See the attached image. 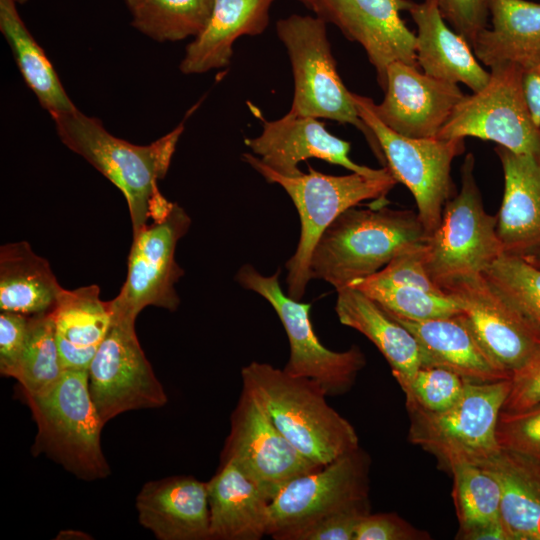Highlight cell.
<instances>
[{"mask_svg": "<svg viewBox=\"0 0 540 540\" xmlns=\"http://www.w3.org/2000/svg\"><path fill=\"white\" fill-rule=\"evenodd\" d=\"M61 142L83 157L124 195L130 212L132 233L163 217L174 203L158 189L169 169L178 140L180 123L149 145H134L110 134L102 122L78 109L51 116Z\"/></svg>", "mask_w": 540, "mask_h": 540, "instance_id": "1", "label": "cell"}, {"mask_svg": "<svg viewBox=\"0 0 540 540\" xmlns=\"http://www.w3.org/2000/svg\"><path fill=\"white\" fill-rule=\"evenodd\" d=\"M241 379L242 389L311 462L324 466L360 446L354 427L328 404L324 390L313 380L257 361L241 369Z\"/></svg>", "mask_w": 540, "mask_h": 540, "instance_id": "2", "label": "cell"}, {"mask_svg": "<svg viewBox=\"0 0 540 540\" xmlns=\"http://www.w3.org/2000/svg\"><path fill=\"white\" fill-rule=\"evenodd\" d=\"M429 235L417 212L349 208L323 232L312 253V279L335 289L368 277L402 251L425 243Z\"/></svg>", "mask_w": 540, "mask_h": 540, "instance_id": "3", "label": "cell"}, {"mask_svg": "<svg viewBox=\"0 0 540 540\" xmlns=\"http://www.w3.org/2000/svg\"><path fill=\"white\" fill-rule=\"evenodd\" d=\"M243 159L267 182L279 184L298 211L301 224L299 242L285 267L287 294L299 301L312 279V253L326 228L341 213L365 200H384L397 183L386 166L378 175L351 172L348 175L333 176L309 167L307 174L288 177L270 169L253 154L245 153Z\"/></svg>", "mask_w": 540, "mask_h": 540, "instance_id": "4", "label": "cell"}, {"mask_svg": "<svg viewBox=\"0 0 540 540\" xmlns=\"http://www.w3.org/2000/svg\"><path fill=\"white\" fill-rule=\"evenodd\" d=\"M25 398L37 426L35 456L44 454L85 481L110 474L101 447L104 424L89 393L88 370L65 369L50 390Z\"/></svg>", "mask_w": 540, "mask_h": 540, "instance_id": "5", "label": "cell"}, {"mask_svg": "<svg viewBox=\"0 0 540 540\" xmlns=\"http://www.w3.org/2000/svg\"><path fill=\"white\" fill-rule=\"evenodd\" d=\"M276 32L287 49L294 78L289 113L355 126L363 133L383 167L386 166L376 136L360 118L351 92L337 72L326 22L318 16L293 14L276 23Z\"/></svg>", "mask_w": 540, "mask_h": 540, "instance_id": "6", "label": "cell"}, {"mask_svg": "<svg viewBox=\"0 0 540 540\" xmlns=\"http://www.w3.org/2000/svg\"><path fill=\"white\" fill-rule=\"evenodd\" d=\"M509 391L510 378L465 381L461 397L447 410L431 412L406 403L408 439L446 467L454 461L479 464L501 450L496 427Z\"/></svg>", "mask_w": 540, "mask_h": 540, "instance_id": "7", "label": "cell"}, {"mask_svg": "<svg viewBox=\"0 0 540 540\" xmlns=\"http://www.w3.org/2000/svg\"><path fill=\"white\" fill-rule=\"evenodd\" d=\"M474 166V155L468 153L461 166V188L445 203L441 221L425 244L426 271L441 289L458 278L482 274L503 254L497 215L484 209Z\"/></svg>", "mask_w": 540, "mask_h": 540, "instance_id": "8", "label": "cell"}, {"mask_svg": "<svg viewBox=\"0 0 540 540\" xmlns=\"http://www.w3.org/2000/svg\"><path fill=\"white\" fill-rule=\"evenodd\" d=\"M360 118L371 129L386 167L412 193L428 235L439 225L445 203L454 196L451 164L464 152V139L411 138L386 126L374 113L368 97L351 92Z\"/></svg>", "mask_w": 540, "mask_h": 540, "instance_id": "9", "label": "cell"}, {"mask_svg": "<svg viewBox=\"0 0 540 540\" xmlns=\"http://www.w3.org/2000/svg\"><path fill=\"white\" fill-rule=\"evenodd\" d=\"M280 273L278 269L273 275L265 276L251 264H244L235 279L243 288L262 296L282 322L290 345V356L283 370L313 380L327 396L348 392L366 365L365 355L356 345L341 352L326 348L314 332L311 304L285 294L279 283Z\"/></svg>", "mask_w": 540, "mask_h": 540, "instance_id": "10", "label": "cell"}, {"mask_svg": "<svg viewBox=\"0 0 540 540\" xmlns=\"http://www.w3.org/2000/svg\"><path fill=\"white\" fill-rule=\"evenodd\" d=\"M490 69L485 87L460 100L437 138L476 137L540 160V127L524 97L523 70L511 63Z\"/></svg>", "mask_w": 540, "mask_h": 540, "instance_id": "11", "label": "cell"}, {"mask_svg": "<svg viewBox=\"0 0 540 540\" xmlns=\"http://www.w3.org/2000/svg\"><path fill=\"white\" fill-rule=\"evenodd\" d=\"M370 463L359 446L286 483L270 500L267 536L293 540L325 516L369 500Z\"/></svg>", "mask_w": 540, "mask_h": 540, "instance_id": "12", "label": "cell"}, {"mask_svg": "<svg viewBox=\"0 0 540 540\" xmlns=\"http://www.w3.org/2000/svg\"><path fill=\"white\" fill-rule=\"evenodd\" d=\"M190 224L189 215L174 203L163 217L133 234L126 280L108 301L112 317L135 322L146 306L177 310L180 298L175 284L184 270L175 260V250Z\"/></svg>", "mask_w": 540, "mask_h": 540, "instance_id": "13", "label": "cell"}, {"mask_svg": "<svg viewBox=\"0 0 540 540\" xmlns=\"http://www.w3.org/2000/svg\"><path fill=\"white\" fill-rule=\"evenodd\" d=\"M134 325L111 316L110 328L88 368L89 393L104 425L124 412L160 408L168 401Z\"/></svg>", "mask_w": 540, "mask_h": 540, "instance_id": "14", "label": "cell"}, {"mask_svg": "<svg viewBox=\"0 0 540 540\" xmlns=\"http://www.w3.org/2000/svg\"><path fill=\"white\" fill-rule=\"evenodd\" d=\"M226 461L243 470L270 500L292 479L322 467L304 457L244 389L231 413L220 455V462Z\"/></svg>", "mask_w": 540, "mask_h": 540, "instance_id": "15", "label": "cell"}, {"mask_svg": "<svg viewBox=\"0 0 540 540\" xmlns=\"http://www.w3.org/2000/svg\"><path fill=\"white\" fill-rule=\"evenodd\" d=\"M442 289L458 302L480 345L510 377L540 350V336L483 274L458 278Z\"/></svg>", "mask_w": 540, "mask_h": 540, "instance_id": "16", "label": "cell"}, {"mask_svg": "<svg viewBox=\"0 0 540 540\" xmlns=\"http://www.w3.org/2000/svg\"><path fill=\"white\" fill-rule=\"evenodd\" d=\"M412 3L411 0H309L307 7L364 48L384 90L386 70L391 63L400 61L420 68L416 35L400 17V12L408 11Z\"/></svg>", "mask_w": 540, "mask_h": 540, "instance_id": "17", "label": "cell"}, {"mask_svg": "<svg viewBox=\"0 0 540 540\" xmlns=\"http://www.w3.org/2000/svg\"><path fill=\"white\" fill-rule=\"evenodd\" d=\"M384 92L380 104L371 102L374 113L390 129L411 138H437L465 96L457 84L400 61L387 67Z\"/></svg>", "mask_w": 540, "mask_h": 540, "instance_id": "18", "label": "cell"}, {"mask_svg": "<svg viewBox=\"0 0 540 540\" xmlns=\"http://www.w3.org/2000/svg\"><path fill=\"white\" fill-rule=\"evenodd\" d=\"M254 155L277 173L293 177L302 174L298 164L317 158L364 175H378L381 169L359 165L349 157L350 143L330 134L317 118L287 113L264 121L261 134L245 139Z\"/></svg>", "mask_w": 540, "mask_h": 540, "instance_id": "19", "label": "cell"}, {"mask_svg": "<svg viewBox=\"0 0 540 540\" xmlns=\"http://www.w3.org/2000/svg\"><path fill=\"white\" fill-rule=\"evenodd\" d=\"M504 194L496 231L503 254L528 261L540 257V160L497 145Z\"/></svg>", "mask_w": 540, "mask_h": 540, "instance_id": "20", "label": "cell"}, {"mask_svg": "<svg viewBox=\"0 0 540 540\" xmlns=\"http://www.w3.org/2000/svg\"><path fill=\"white\" fill-rule=\"evenodd\" d=\"M136 508L159 540H211L207 482L184 475L146 482Z\"/></svg>", "mask_w": 540, "mask_h": 540, "instance_id": "21", "label": "cell"}, {"mask_svg": "<svg viewBox=\"0 0 540 540\" xmlns=\"http://www.w3.org/2000/svg\"><path fill=\"white\" fill-rule=\"evenodd\" d=\"M211 540H260L268 534L269 497L236 464L220 462L207 481Z\"/></svg>", "mask_w": 540, "mask_h": 540, "instance_id": "22", "label": "cell"}, {"mask_svg": "<svg viewBox=\"0 0 540 540\" xmlns=\"http://www.w3.org/2000/svg\"><path fill=\"white\" fill-rule=\"evenodd\" d=\"M408 11L417 26L416 57L423 72L442 81L463 83L473 92L484 88L490 72L480 65L467 40L450 29L437 6L424 0L413 2Z\"/></svg>", "mask_w": 540, "mask_h": 540, "instance_id": "23", "label": "cell"}, {"mask_svg": "<svg viewBox=\"0 0 540 540\" xmlns=\"http://www.w3.org/2000/svg\"><path fill=\"white\" fill-rule=\"evenodd\" d=\"M392 317L417 339L422 366L442 367L470 382L510 378L486 353L461 314L424 321Z\"/></svg>", "mask_w": 540, "mask_h": 540, "instance_id": "24", "label": "cell"}, {"mask_svg": "<svg viewBox=\"0 0 540 540\" xmlns=\"http://www.w3.org/2000/svg\"><path fill=\"white\" fill-rule=\"evenodd\" d=\"M491 26L472 46L477 59L492 68L511 63L523 71L540 64V3L487 0Z\"/></svg>", "mask_w": 540, "mask_h": 540, "instance_id": "25", "label": "cell"}, {"mask_svg": "<svg viewBox=\"0 0 540 540\" xmlns=\"http://www.w3.org/2000/svg\"><path fill=\"white\" fill-rule=\"evenodd\" d=\"M337 291L335 311L341 324L368 338L384 356L399 386L423 365L415 336L379 304L352 286Z\"/></svg>", "mask_w": 540, "mask_h": 540, "instance_id": "26", "label": "cell"}, {"mask_svg": "<svg viewBox=\"0 0 540 540\" xmlns=\"http://www.w3.org/2000/svg\"><path fill=\"white\" fill-rule=\"evenodd\" d=\"M275 0H215L203 31L186 47L180 63L184 74H200L229 64L234 42L261 34Z\"/></svg>", "mask_w": 540, "mask_h": 540, "instance_id": "27", "label": "cell"}, {"mask_svg": "<svg viewBox=\"0 0 540 540\" xmlns=\"http://www.w3.org/2000/svg\"><path fill=\"white\" fill-rule=\"evenodd\" d=\"M64 369L88 370L111 324L108 301L97 285L65 290L52 311Z\"/></svg>", "mask_w": 540, "mask_h": 540, "instance_id": "28", "label": "cell"}, {"mask_svg": "<svg viewBox=\"0 0 540 540\" xmlns=\"http://www.w3.org/2000/svg\"><path fill=\"white\" fill-rule=\"evenodd\" d=\"M64 288L47 259L26 241L0 247V309L34 316L52 312Z\"/></svg>", "mask_w": 540, "mask_h": 540, "instance_id": "29", "label": "cell"}, {"mask_svg": "<svg viewBox=\"0 0 540 540\" xmlns=\"http://www.w3.org/2000/svg\"><path fill=\"white\" fill-rule=\"evenodd\" d=\"M476 465L500 485V517L510 540H540V463L501 449Z\"/></svg>", "mask_w": 540, "mask_h": 540, "instance_id": "30", "label": "cell"}, {"mask_svg": "<svg viewBox=\"0 0 540 540\" xmlns=\"http://www.w3.org/2000/svg\"><path fill=\"white\" fill-rule=\"evenodd\" d=\"M0 30L26 85L41 106L51 116L76 110L45 51L24 24L15 0H0Z\"/></svg>", "mask_w": 540, "mask_h": 540, "instance_id": "31", "label": "cell"}, {"mask_svg": "<svg viewBox=\"0 0 540 540\" xmlns=\"http://www.w3.org/2000/svg\"><path fill=\"white\" fill-rule=\"evenodd\" d=\"M64 371L52 312L29 316L25 344L13 378L24 395H39L54 387Z\"/></svg>", "mask_w": 540, "mask_h": 540, "instance_id": "32", "label": "cell"}, {"mask_svg": "<svg viewBox=\"0 0 540 540\" xmlns=\"http://www.w3.org/2000/svg\"><path fill=\"white\" fill-rule=\"evenodd\" d=\"M215 0H143L132 12V26L159 41L198 36L211 17Z\"/></svg>", "mask_w": 540, "mask_h": 540, "instance_id": "33", "label": "cell"}, {"mask_svg": "<svg viewBox=\"0 0 540 540\" xmlns=\"http://www.w3.org/2000/svg\"><path fill=\"white\" fill-rule=\"evenodd\" d=\"M446 468L453 476V499L460 524L457 537L501 520V489L492 474L467 461H454Z\"/></svg>", "mask_w": 540, "mask_h": 540, "instance_id": "34", "label": "cell"}, {"mask_svg": "<svg viewBox=\"0 0 540 540\" xmlns=\"http://www.w3.org/2000/svg\"><path fill=\"white\" fill-rule=\"evenodd\" d=\"M379 304L390 315L413 321L461 314L458 302L450 295L378 279L374 275L349 284Z\"/></svg>", "mask_w": 540, "mask_h": 540, "instance_id": "35", "label": "cell"}, {"mask_svg": "<svg viewBox=\"0 0 540 540\" xmlns=\"http://www.w3.org/2000/svg\"><path fill=\"white\" fill-rule=\"evenodd\" d=\"M482 274L540 336V267L521 257L502 254Z\"/></svg>", "mask_w": 540, "mask_h": 540, "instance_id": "36", "label": "cell"}, {"mask_svg": "<svg viewBox=\"0 0 540 540\" xmlns=\"http://www.w3.org/2000/svg\"><path fill=\"white\" fill-rule=\"evenodd\" d=\"M465 380L458 374L436 366H421L412 378L400 386L406 403H414L431 411L441 412L461 397Z\"/></svg>", "mask_w": 540, "mask_h": 540, "instance_id": "37", "label": "cell"}, {"mask_svg": "<svg viewBox=\"0 0 540 540\" xmlns=\"http://www.w3.org/2000/svg\"><path fill=\"white\" fill-rule=\"evenodd\" d=\"M501 449L540 463V404L525 410H502L496 427Z\"/></svg>", "mask_w": 540, "mask_h": 540, "instance_id": "38", "label": "cell"}, {"mask_svg": "<svg viewBox=\"0 0 540 540\" xmlns=\"http://www.w3.org/2000/svg\"><path fill=\"white\" fill-rule=\"evenodd\" d=\"M425 243L396 255L385 267L372 274L378 279L408 285L429 293L446 294L429 276L424 265Z\"/></svg>", "mask_w": 540, "mask_h": 540, "instance_id": "39", "label": "cell"}, {"mask_svg": "<svg viewBox=\"0 0 540 540\" xmlns=\"http://www.w3.org/2000/svg\"><path fill=\"white\" fill-rule=\"evenodd\" d=\"M368 513L369 500L356 503L310 524L293 540H354L359 522Z\"/></svg>", "mask_w": 540, "mask_h": 540, "instance_id": "40", "label": "cell"}, {"mask_svg": "<svg viewBox=\"0 0 540 540\" xmlns=\"http://www.w3.org/2000/svg\"><path fill=\"white\" fill-rule=\"evenodd\" d=\"M450 26L473 46L479 32L487 26V0H429Z\"/></svg>", "mask_w": 540, "mask_h": 540, "instance_id": "41", "label": "cell"}, {"mask_svg": "<svg viewBox=\"0 0 540 540\" xmlns=\"http://www.w3.org/2000/svg\"><path fill=\"white\" fill-rule=\"evenodd\" d=\"M431 536L396 513H368L359 522L354 540H428Z\"/></svg>", "mask_w": 540, "mask_h": 540, "instance_id": "42", "label": "cell"}, {"mask_svg": "<svg viewBox=\"0 0 540 540\" xmlns=\"http://www.w3.org/2000/svg\"><path fill=\"white\" fill-rule=\"evenodd\" d=\"M29 316L1 311L0 313V372L12 377L22 353L28 330Z\"/></svg>", "mask_w": 540, "mask_h": 540, "instance_id": "43", "label": "cell"}, {"mask_svg": "<svg viewBox=\"0 0 540 540\" xmlns=\"http://www.w3.org/2000/svg\"><path fill=\"white\" fill-rule=\"evenodd\" d=\"M540 404V350L510 377L504 411L516 412Z\"/></svg>", "mask_w": 540, "mask_h": 540, "instance_id": "44", "label": "cell"}, {"mask_svg": "<svg viewBox=\"0 0 540 540\" xmlns=\"http://www.w3.org/2000/svg\"><path fill=\"white\" fill-rule=\"evenodd\" d=\"M522 87L531 117L540 127V64L523 71Z\"/></svg>", "mask_w": 540, "mask_h": 540, "instance_id": "45", "label": "cell"}, {"mask_svg": "<svg viewBox=\"0 0 540 540\" xmlns=\"http://www.w3.org/2000/svg\"><path fill=\"white\" fill-rule=\"evenodd\" d=\"M462 540H510L501 520L478 527L456 537Z\"/></svg>", "mask_w": 540, "mask_h": 540, "instance_id": "46", "label": "cell"}, {"mask_svg": "<svg viewBox=\"0 0 540 540\" xmlns=\"http://www.w3.org/2000/svg\"><path fill=\"white\" fill-rule=\"evenodd\" d=\"M126 5L130 8V10H133L135 7H137L143 0H123Z\"/></svg>", "mask_w": 540, "mask_h": 540, "instance_id": "47", "label": "cell"}, {"mask_svg": "<svg viewBox=\"0 0 540 540\" xmlns=\"http://www.w3.org/2000/svg\"><path fill=\"white\" fill-rule=\"evenodd\" d=\"M531 263L535 264L536 266L540 267V257L530 260Z\"/></svg>", "mask_w": 540, "mask_h": 540, "instance_id": "48", "label": "cell"}, {"mask_svg": "<svg viewBox=\"0 0 540 540\" xmlns=\"http://www.w3.org/2000/svg\"><path fill=\"white\" fill-rule=\"evenodd\" d=\"M17 2V4H24L26 3L28 0H15Z\"/></svg>", "mask_w": 540, "mask_h": 540, "instance_id": "49", "label": "cell"}, {"mask_svg": "<svg viewBox=\"0 0 540 540\" xmlns=\"http://www.w3.org/2000/svg\"><path fill=\"white\" fill-rule=\"evenodd\" d=\"M299 1H301V2H302L304 5H306V6H307L308 3H309V0H299Z\"/></svg>", "mask_w": 540, "mask_h": 540, "instance_id": "50", "label": "cell"}]
</instances>
